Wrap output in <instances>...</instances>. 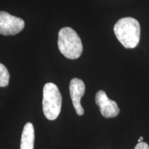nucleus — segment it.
Returning <instances> with one entry per match:
<instances>
[{"label": "nucleus", "mask_w": 149, "mask_h": 149, "mask_svg": "<svg viewBox=\"0 0 149 149\" xmlns=\"http://www.w3.org/2000/svg\"><path fill=\"white\" fill-rule=\"evenodd\" d=\"M143 139H144V137H139V139H138V143L141 142V141H143Z\"/></svg>", "instance_id": "10"}, {"label": "nucleus", "mask_w": 149, "mask_h": 149, "mask_svg": "<svg viewBox=\"0 0 149 149\" xmlns=\"http://www.w3.org/2000/svg\"><path fill=\"white\" fill-rule=\"evenodd\" d=\"M25 23L21 18L11 15L4 11H0V34L14 35L24 29Z\"/></svg>", "instance_id": "4"}, {"label": "nucleus", "mask_w": 149, "mask_h": 149, "mask_svg": "<svg viewBox=\"0 0 149 149\" xmlns=\"http://www.w3.org/2000/svg\"><path fill=\"white\" fill-rule=\"evenodd\" d=\"M35 130L31 122H28L24 126L21 137L20 149H34Z\"/></svg>", "instance_id": "7"}, {"label": "nucleus", "mask_w": 149, "mask_h": 149, "mask_svg": "<svg viewBox=\"0 0 149 149\" xmlns=\"http://www.w3.org/2000/svg\"><path fill=\"white\" fill-rule=\"evenodd\" d=\"M58 48L64 57L70 59L79 58L83 51L81 39L70 27L62 28L58 33Z\"/></svg>", "instance_id": "2"}, {"label": "nucleus", "mask_w": 149, "mask_h": 149, "mask_svg": "<svg viewBox=\"0 0 149 149\" xmlns=\"http://www.w3.org/2000/svg\"><path fill=\"white\" fill-rule=\"evenodd\" d=\"M69 90L74 109L77 114L81 116L84 113V110L81 105V99L86 90L84 83L79 78H73L70 82Z\"/></svg>", "instance_id": "6"}, {"label": "nucleus", "mask_w": 149, "mask_h": 149, "mask_svg": "<svg viewBox=\"0 0 149 149\" xmlns=\"http://www.w3.org/2000/svg\"><path fill=\"white\" fill-rule=\"evenodd\" d=\"M95 103L100 107L102 116L106 118L115 117L120 113V109L117 104L110 100L104 91H99L96 93Z\"/></svg>", "instance_id": "5"}, {"label": "nucleus", "mask_w": 149, "mask_h": 149, "mask_svg": "<svg viewBox=\"0 0 149 149\" xmlns=\"http://www.w3.org/2000/svg\"><path fill=\"white\" fill-rule=\"evenodd\" d=\"M10 74L4 65L0 63V87H6L8 85Z\"/></svg>", "instance_id": "8"}, {"label": "nucleus", "mask_w": 149, "mask_h": 149, "mask_svg": "<svg viewBox=\"0 0 149 149\" xmlns=\"http://www.w3.org/2000/svg\"><path fill=\"white\" fill-rule=\"evenodd\" d=\"M135 149H149V146L146 142H139L136 145Z\"/></svg>", "instance_id": "9"}, {"label": "nucleus", "mask_w": 149, "mask_h": 149, "mask_svg": "<svg viewBox=\"0 0 149 149\" xmlns=\"http://www.w3.org/2000/svg\"><path fill=\"white\" fill-rule=\"evenodd\" d=\"M114 32L117 40L126 48H134L140 39V25L133 17L120 19L115 24Z\"/></svg>", "instance_id": "1"}, {"label": "nucleus", "mask_w": 149, "mask_h": 149, "mask_svg": "<svg viewBox=\"0 0 149 149\" xmlns=\"http://www.w3.org/2000/svg\"><path fill=\"white\" fill-rule=\"evenodd\" d=\"M61 98L58 87L53 83H47L43 89V112L48 120H55L61 111Z\"/></svg>", "instance_id": "3"}]
</instances>
